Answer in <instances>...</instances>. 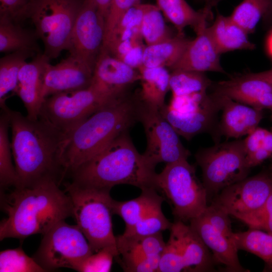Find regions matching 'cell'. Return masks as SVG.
Here are the masks:
<instances>
[{"instance_id": "obj_1", "label": "cell", "mask_w": 272, "mask_h": 272, "mask_svg": "<svg viewBox=\"0 0 272 272\" xmlns=\"http://www.w3.org/2000/svg\"><path fill=\"white\" fill-rule=\"evenodd\" d=\"M12 151L17 173L15 188L34 186L65 176L62 154L67 134L40 114L36 119L7 108Z\"/></svg>"}, {"instance_id": "obj_2", "label": "cell", "mask_w": 272, "mask_h": 272, "mask_svg": "<svg viewBox=\"0 0 272 272\" xmlns=\"http://www.w3.org/2000/svg\"><path fill=\"white\" fill-rule=\"evenodd\" d=\"M53 181L1 192V206L7 217L0 224V239H23L43 235L58 222L73 217L71 199Z\"/></svg>"}, {"instance_id": "obj_3", "label": "cell", "mask_w": 272, "mask_h": 272, "mask_svg": "<svg viewBox=\"0 0 272 272\" xmlns=\"http://www.w3.org/2000/svg\"><path fill=\"white\" fill-rule=\"evenodd\" d=\"M138 94L126 92L77 126L67 135L62 154L65 175L89 161L139 121Z\"/></svg>"}, {"instance_id": "obj_4", "label": "cell", "mask_w": 272, "mask_h": 272, "mask_svg": "<svg viewBox=\"0 0 272 272\" xmlns=\"http://www.w3.org/2000/svg\"><path fill=\"white\" fill-rule=\"evenodd\" d=\"M128 132L120 134L96 156L71 172V182L109 191L119 184L131 185L141 190L155 188V167L139 153Z\"/></svg>"}, {"instance_id": "obj_5", "label": "cell", "mask_w": 272, "mask_h": 272, "mask_svg": "<svg viewBox=\"0 0 272 272\" xmlns=\"http://www.w3.org/2000/svg\"><path fill=\"white\" fill-rule=\"evenodd\" d=\"M73 205V217L93 252L105 248L118 252L112 229L113 199L110 191L64 183Z\"/></svg>"}, {"instance_id": "obj_6", "label": "cell", "mask_w": 272, "mask_h": 272, "mask_svg": "<svg viewBox=\"0 0 272 272\" xmlns=\"http://www.w3.org/2000/svg\"><path fill=\"white\" fill-rule=\"evenodd\" d=\"M155 186L171 206L176 221L183 222L201 214L208 207V193L187 160L166 164L156 174Z\"/></svg>"}, {"instance_id": "obj_7", "label": "cell", "mask_w": 272, "mask_h": 272, "mask_svg": "<svg viewBox=\"0 0 272 272\" xmlns=\"http://www.w3.org/2000/svg\"><path fill=\"white\" fill-rule=\"evenodd\" d=\"M84 0H33L27 19L34 24L35 33L44 45L43 54L56 58L68 50L72 30Z\"/></svg>"}, {"instance_id": "obj_8", "label": "cell", "mask_w": 272, "mask_h": 272, "mask_svg": "<svg viewBox=\"0 0 272 272\" xmlns=\"http://www.w3.org/2000/svg\"><path fill=\"white\" fill-rule=\"evenodd\" d=\"M208 196L246 178L250 169L246 162L243 140L217 144L196 153Z\"/></svg>"}, {"instance_id": "obj_9", "label": "cell", "mask_w": 272, "mask_h": 272, "mask_svg": "<svg viewBox=\"0 0 272 272\" xmlns=\"http://www.w3.org/2000/svg\"><path fill=\"white\" fill-rule=\"evenodd\" d=\"M116 97L91 84L85 89L60 92L46 98L40 114L69 135L79 124Z\"/></svg>"}, {"instance_id": "obj_10", "label": "cell", "mask_w": 272, "mask_h": 272, "mask_svg": "<svg viewBox=\"0 0 272 272\" xmlns=\"http://www.w3.org/2000/svg\"><path fill=\"white\" fill-rule=\"evenodd\" d=\"M94 253L77 225L61 221L43 235L33 258L46 271L60 267L72 268Z\"/></svg>"}, {"instance_id": "obj_11", "label": "cell", "mask_w": 272, "mask_h": 272, "mask_svg": "<svg viewBox=\"0 0 272 272\" xmlns=\"http://www.w3.org/2000/svg\"><path fill=\"white\" fill-rule=\"evenodd\" d=\"M139 121L143 125L147 139V147L143 155L152 166L156 167L159 163L187 160L190 152L183 146L179 135L160 110L141 101Z\"/></svg>"}, {"instance_id": "obj_12", "label": "cell", "mask_w": 272, "mask_h": 272, "mask_svg": "<svg viewBox=\"0 0 272 272\" xmlns=\"http://www.w3.org/2000/svg\"><path fill=\"white\" fill-rule=\"evenodd\" d=\"M272 192V172H263L225 188L212 203L237 219L261 208Z\"/></svg>"}, {"instance_id": "obj_13", "label": "cell", "mask_w": 272, "mask_h": 272, "mask_svg": "<svg viewBox=\"0 0 272 272\" xmlns=\"http://www.w3.org/2000/svg\"><path fill=\"white\" fill-rule=\"evenodd\" d=\"M105 19L92 0H84L74 25L68 51L70 55L95 64L103 45Z\"/></svg>"}, {"instance_id": "obj_14", "label": "cell", "mask_w": 272, "mask_h": 272, "mask_svg": "<svg viewBox=\"0 0 272 272\" xmlns=\"http://www.w3.org/2000/svg\"><path fill=\"white\" fill-rule=\"evenodd\" d=\"M95 64L70 55L55 65L50 63L46 69L42 96L83 89L92 83Z\"/></svg>"}, {"instance_id": "obj_15", "label": "cell", "mask_w": 272, "mask_h": 272, "mask_svg": "<svg viewBox=\"0 0 272 272\" xmlns=\"http://www.w3.org/2000/svg\"><path fill=\"white\" fill-rule=\"evenodd\" d=\"M140 78L138 70L101 47L95 62L92 84L116 97L125 92L129 86L140 81Z\"/></svg>"}, {"instance_id": "obj_16", "label": "cell", "mask_w": 272, "mask_h": 272, "mask_svg": "<svg viewBox=\"0 0 272 272\" xmlns=\"http://www.w3.org/2000/svg\"><path fill=\"white\" fill-rule=\"evenodd\" d=\"M214 93L255 108L272 109V83L253 74L220 82Z\"/></svg>"}, {"instance_id": "obj_17", "label": "cell", "mask_w": 272, "mask_h": 272, "mask_svg": "<svg viewBox=\"0 0 272 272\" xmlns=\"http://www.w3.org/2000/svg\"><path fill=\"white\" fill-rule=\"evenodd\" d=\"M49 61L40 52L31 61L26 62L19 73L17 86L13 93L23 102L29 118L36 119L40 114L45 100L42 96L44 76Z\"/></svg>"}, {"instance_id": "obj_18", "label": "cell", "mask_w": 272, "mask_h": 272, "mask_svg": "<svg viewBox=\"0 0 272 272\" xmlns=\"http://www.w3.org/2000/svg\"><path fill=\"white\" fill-rule=\"evenodd\" d=\"M204 19L195 31V38L190 40L179 61L171 69L203 72L224 73L218 51Z\"/></svg>"}, {"instance_id": "obj_19", "label": "cell", "mask_w": 272, "mask_h": 272, "mask_svg": "<svg viewBox=\"0 0 272 272\" xmlns=\"http://www.w3.org/2000/svg\"><path fill=\"white\" fill-rule=\"evenodd\" d=\"M169 230L176 242L184 271L207 272L215 270L216 263L212 253L190 225L175 221Z\"/></svg>"}, {"instance_id": "obj_20", "label": "cell", "mask_w": 272, "mask_h": 272, "mask_svg": "<svg viewBox=\"0 0 272 272\" xmlns=\"http://www.w3.org/2000/svg\"><path fill=\"white\" fill-rule=\"evenodd\" d=\"M189 222L190 226L211 250L216 264L223 265L225 271H249L240 264L238 256V249L235 242L215 229L202 214L191 220Z\"/></svg>"}, {"instance_id": "obj_21", "label": "cell", "mask_w": 272, "mask_h": 272, "mask_svg": "<svg viewBox=\"0 0 272 272\" xmlns=\"http://www.w3.org/2000/svg\"><path fill=\"white\" fill-rule=\"evenodd\" d=\"M216 95L222 111L218 131L229 138L238 139L248 134L258 126L263 117L262 110Z\"/></svg>"}, {"instance_id": "obj_22", "label": "cell", "mask_w": 272, "mask_h": 272, "mask_svg": "<svg viewBox=\"0 0 272 272\" xmlns=\"http://www.w3.org/2000/svg\"><path fill=\"white\" fill-rule=\"evenodd\" d=\"M212 95L214 100L212 103L195 111L178 112L166 104L160 111L179 135L190 140L194 136L209 130L214 125L221 105L218 97Z\"/></svg>"}, {"instance_id": "obj_23", "label": "cell", "mask_w": 272, "mask_h": 272, "mask_svg": "<svg viewBox=\"0 0 272 272\" xmlns=\"http://www.w3.org/2000/svg\"><path fill=\"white\" fill-rule=\"evenodd\" d=\"M219 1H210L203 9L196 11L185 0H156V6L174 25L179 35H184V29L189 26L195 31L200 23L208 18L212 7Z\"/></svg>"}, {"instance_id": "obj_24", "label": "cell", "mask_w": 272, "mask_h": 272, "mask_svg": "<svg viewBox=\"0 0 272 272\" xmlns=\"http://www.w3.org/2000/svg\"><path fill=\"white\" fill-rule=\"evenodd\" d=\"M209 30L214 43L221 54L240 49H253L254 45L248 37V33L229 17L217 14Z\"/></svg>"}, {"instance_id": "obj_25", "label": "cell", "mask_w": 272, "mask_h": 272, "mask_svg": "<svg viewBox=\"0 0 272 272\" xmlns=\"http://www.w3.org/2000/svg\"><path fill=\"white\" fill-rule=\"evenodd\" d=\"M141 88L138 93L142 102L160 110L165 105L167 93L170 90V74L166 68L147 67L141 65Z\"/></svg>"}, {"instance_id": "obj_26", "label": "cell", "mask_w": 272, "mask_h": 272, "mask_svg": "<svg viewBox=\"0 0 272 272\" xmlns=\"http://www.w3.org/2000/svg\"><path fill=\"white\" fill-rule=\"evenodd\" d=\"M190 40L177 35L161 42L147 46L143 52L142 65L147 67L172 69L181 59Z\"/></svg>"}, {"instance_id": "obj_27", "label": "cell", "mask_w": 272, "mask_h": 272, "mask_svg": "<svg viewBox=\"0 0 272 272\" xmlns=\"http://www.w3.org/2000/svg\"><path fill=\"white\" fill-rule=\"evenodd\" d=\"M157 191L155 188H147L142 189L141 195L134 199L124 201L113 199V214L123 219L125 224V230L131 228L149 212L162 206L165 199Z\"/></svg>"}, {"instance_id": "obj_28", "label": "cell", "mask_w": 272, "mask_h": 272, "mask_svg": "<svg viewBox=\"0 0 272 272\" xmlns=\"http://www.w3.org/2000/svg\"><path fill=\"white\" fill-rule=\"evenodd\" d=\"M35 33L23 28L7 15L0 14V51L10 53L18 51L39 50Z\"/></svg>"}, {"instance_id": "obj_29", "label": "cell", "mask_w": 272, "mask_h": 272, "mask_svg": "<svg viewBox=\"0 0 272 272\" xmlns=\"http://www.w3.org/2000/svg\"><path fill=\"white\" fill-rule=\"evenodd\" d=\"M116 240L120 259L161 254L166 245L162 232L147 236L122 234L116 236Z\"/></svg>"}, {"instance_id": "obj_30", "label": "cell", "mask_w": 272, "mask_h": 272, "mask_svg": "<svg viewBox=\"0 0 272 272\" xmlns=\"http://www.w3.org/2000/svg\"><path fill=\"white\" fill-rule=\"evenodd\" d=\"M237 248L249 252L261 258L265 263L264 271H272V234L251 229L234 233Z\"/></svg>"}, {"instance_id": "obj_31", "label": "cell", "mask_w": 272, "mask_h": 272, "mask_svg": "<svg viewBox=\"0 0 272 272\" xmlns=\"http://www.w3.org/2000/svg\"><path fill=\"white\" fill-rule=\"evenodd\" d=\"M36 54L31 51H18L4 56L0 59V106L6 105L8 94L15 90L18 75L26 60Z\"/></svg>"}, {"instance_id": "obj_32", "label": "cell", "mask_w": 272, "mask_h": 272, "mask_svg": "<svg viewBox=\"0 0 272 272\" xmlns=\"http://www.w3.org/2000/svg\"><path fill=\"white\" fill-rule=\"evenodd\" d=\"M8 106L1 108L0 116V185L2 189L16 185L17 176L12 161L11 143L8 130L10 126Z\"/></svg>"}, {"instance_id": "obj_33", "label": "cell", "mask_w": 272, "mask_h": 272, "mask_svg": "<svg viewBox=\"0 0 272 272\" xmlns=\"http://www.w3.org/2000/svg\"><path fill=\"white\" fill-rule=\"evenodd\" d=\"M271 0H243L230 16L248 34L253 32L261 18L266 19Z\"/></svg>"}, {"instance_id": "obj_34", "label": "cell", "mask_w": 272, "mask_h": 272, "mask_svg": "<svg viewBox=\"0 0 272 272\" xmlns=\"http://www.w3.org/2000/svg\"><path fill=\"white\" fill-rule=\"evenodd\" d=\"M153 5L137 4L124 15L110 36L103 42L105 48L118 41L142 36L140 26L143 17Z\"/></svg>"}, {"instance_id": "obj_35", "label": "cell", "mask_w": 272, "mask_h": 272, "mask_svg": "<svg viewBox=\"0 0 272 272\" xmlns=\"http://www.w3.org/2000/svg\"><path fill=\"white\" fill-rule=\"evenodd\" d=\"M211 84V81L203 72L178 70L170 74V90L172 95L205 93Z\"/></svg>"}, {"instance_id": "obj_36", "label": "cell", "mask_w": 272, "mask_h": 272, "mask_svg": "<svg viewBox=\"0 0 272 272\" xmlns=\"http://www.w3.org/2000/svg\"><path fill=\"white\" fill-rule=\"evenodd\" d=\"M142 38L147 46L165 41L171 37L162 12L156 5H153L144 14L140 26Z\"/></svg>"}, {"instance_id": "obj_37", "label": "cell", "mask_w": 272, "mask_h": 272, "mask_svg": "<svg viewBox=\"0 0 272 272\" xmlns=\"http://www.w3.org/2000/svg\"><path fill=\"white\" fill-rule=\"evenodd\" d=\"M1 272L46 271L32 257H29L21 246L3 250L0 253Z\"/></svg>"}, {"instance_id": "obj_38", "label": "cell", "mask_w": 272, "mask_h": 272, "mask_svg": "<svg viewBox=\"0 0 272 272\" xmlns=\"http://www.w3.org/2000/svg\"><path fill=\"white\" fill-rule=\"evenodd\" d=\"M159 206L146 214L131 228L125 230L122 234L126 236H147L169 230L172 226Z\"/></svg>"}, {"instance_id": "obj_39", "label": "cell", "mask_w": 272, "mask_h": 272, "mask_svg": "<svg viewBox=\"0 0 272 272\" xmlns=\"http://www.w3.org/2000/svg\"><path fill=\"white\" fill-rule=\"evenodd\" d=\"M119 255L113 249L103 248L81 260L73 269L80 272H108L111 270L113 258Z\"/></svg>"}, {"instance_id": "obj_40", "label": "cell", "mask_w": 272, "mask_h": 272, "mask_svg": "<svg viewBox=\"0 0 272 272\" xmlns=\"http://www.w3.org/2000/svg\"><path fill=\"white\" fill-rule=\"evenodd\" d=\"M239 220L247 225L249 228L272 234V192L261 208L241 217Z\"/></svg>"}, {"instance_id": "obj_41", "label": "cell", "mask_w": 272, "mask_h": 272, "mask_svg": "<svg viewBox=\"0 0 272 272\" xmlns=\"http://www.w3.org/2000/svg\"><path fill=\"white\" fill-rule=\"evenodd\" d=\"M140 0H111L105 21L104 41L112 34L126 13ZM103 41V42H104Z\"/></svg>"}, {"instance_id": "obj_42", "label": "cell", "mask_w": 272, "mask_h": 272, "mask_svg": "<svg viewBox=\"0 0 272 272\" xmlns=\"http://www.w3.org/2000/svg\"><path fill=\"white\" fill-rule=\"evenodd\" d=\"M201 214L215 229L234 241L230 215L226 212L211 203Z\"/></svg>"}, {"instance_id": "obj_43", "label": "cell", "mask_w": 272, "mask_h": 272, "mask_svg": "<svg viewBox=\"0 0 272 272\" xmlns=\"http://www.w3.org/2000/svg\"><path fill=\"white\" fill-rule=\"evenodd\" d=\"M161 254L139 257L130 259H118L125 271L154 272L158 271Z\"/></svg>"}, {"instance_id": "obj_44", "label": "cell", "mask_w": 272, "mask_h": 272, "mask_svg": "<svg viewBox=\"0 0 272 272\" xmlns=\"http://www.w3.org/2000/svg\"><path fill=\"white\" fill-rule=\"evenodd\" d=\"M33 0H0V14L7 15L15 22L27 19V14Z\"/></svg>"}, {"instance_id": "obj_45", "label": "cell", "mask_w": 272, "mask_h": 272, "mask_svg": "<svg viewBox=\"0 0 272 272\" xmlns=\"http://www.w3.org/2000/svg\"><path fill=\"white\" fill-rule=\"evenodd\" d=\"M272 156V131L268 130L262 146L254 153L246 157L247 166L251 169Z\"/></svg>"}, {"instance_id": "obj_46", "label": "cell", "mask_w": 272, "mask_h": 272, "mask_svg": "<svg viewBox=\"0 0 272 272\" xmlns=\"http://www.w3.org/2000/svg\"><path fill=\"white\" fill-rule=\"evenodd\" d=\"M268 130L257 127L243 140L246 157L256 152L263 145Z\"/></svg>"}, {"instance_id": "obj_47", "label": "cell", "mask_w": 272, "mask_h": 272, "mask_svg": "<svg viewBox=\"0 0 272 272\" xmlns=\"http://www.w3.org/2000/svg\"><path fill=\"white\" fill-rule=\"evenodd\" d=\"M99 13L105 18V21L109 10L111 0H92Z\"/></svg>"}, {"instance_id": "obj_48", "label": "cell", "mask_w": 272, "mask_h": 272, "mask_svg": "<svg viewBox=\"0 0 272 272\" xmlns=\"http://www.w3.org/2000/svg\"><path fill=\"white\" fill-rule=\"evenodd\" d=\"M252 74L257 77L265 80L272 83V70Z\"/></svg>"}, {"instance_id": "obj_49", "label": "cell", "mask_w": 272, "mask_h": 272, "mask_svg": "<svg viewBox=\"0 0 272 272\" xmlns=\"http://www.w3.org/2000/svg\"><path fill=\"white\" fill-rule=\"evenodd\" d=\"M266 48L269 54L272 56V30L269 33L267 38Z\"/></svg>"}, {"instance_id": "obj_50", "label": "cell", "mask_w": 272, "mask_h": 272, "mask_svg": "<svg viewBox=\"0 0 272 272\" xmlns=\"http://www.w3.org/2000/svg\"><path fill=\"white\" fill-rule=\"evenodd\" d=\"M266 20L268 22L272 21V0H271V8H270V10L269 11V14Z\"/></svg>"}, {"instance_id": "obj_51", "label": "cell", "mask_w": 272, "mask_h": 272, "mask_svg": "<svg viewBox=\"0 0 272 272\" xmlns=\"http://www.w3.org/2000/svg\"><path fill=\"white\" fill-rule=\"evenodd\" d=\"M270 110H271V120H272V109H271Z\"/></svg>"}, {"instance_id": "obj_52", "label": "cell", "mask_w": 272, "mask_h": 272, "mask_svg": "<svg viewBox=\"0 0 272 272\" xmlns=\"http://www.w3.org/2000/svg\"><path fill=\"white\" fill-rule=\"evenodd\" d=\"M270 171L272 172V167L270 168Z\"/></svg>"}]
</instances>
